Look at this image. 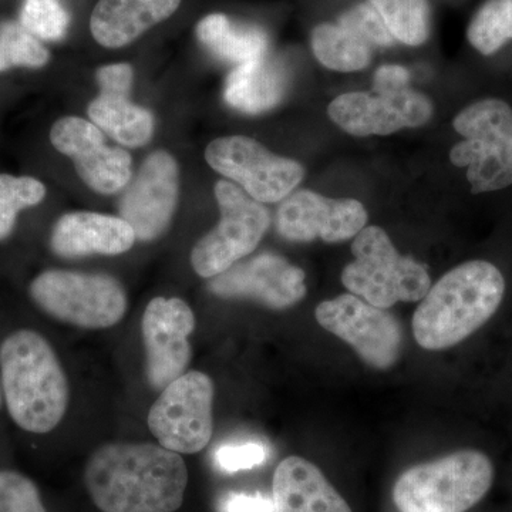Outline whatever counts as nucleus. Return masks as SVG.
Masks as SVG:
<instances>
[{"label":"nucleus","instance_id":"nucleus-28","mask_svg":"<svg viewBox=\"0 0 512 512\" xmlns=\"http://www.w3.org/2000/svg\"><path fill=\"white\" fill-rule=\"evenodd\" d=\"M49 59V50L22 25L5 23L0 28V72L16 66L37 69Z\"/></svg>","mask_w":512,"mask_h":512},{"label":"nucleus","instance_id":"nucleus-15","mask_svg":"<svg viewBox=\"0 0 512 512\" xmlns=\"http://www.w3.org/2000/svg\"><path fill=\"white\" fill-rule=\"evenodd\" d=\"M50 141L57 151L70 157L80 178L99 194H116L131 181V156L111 147L92 121L64 117L53 124Z\"/></svg>","mask_w":512,"mask_h":512},{"label":"nucleus","instance_id":"nucleus-2","mask_svg":"<svg viewBox=\"0 0 512 512\" xmlns=\"http://www.w3.org/2000/svg\"><path fill=\"white\" fill-rule=\"evenodd\" d=\"M0 387L20 430L47 434L69 407V382L52 345L39 332L19 329L0 345Z\"/></svg>","mask_w":512,"mask_h":512},{"label":"nucleus","instance_id":"nucleus-14","mask_svg":"<svg viewBox=\"0 0 512 512\" xmlns=\"http://www.w3.org/2000/svg\"><path fill=\"white\" fill-rule=\"evenodd\" d=\"M433 114L430 100L410 89L346 93L330 103L329 117L352 136H387L423 126Z\"/></svg>","mask_w":512,"mask_h":512},{"label":"nucleus","instance_id":"nucleus-17","mask_svg":"<svg viewBox=\"0 0 512 512\" xmlns=\"http://www.w3.org/2000/svg\"><path fill=\"white\" fill-rule=\"evenodd\" d=\"M305 272L282 256L262 254L214 276L208 289L225 299H252L271 309H288L306 295Z\"/></svg>","mask_w":512,"mask_h":512},{"label":"nucleus","instance_id":"nucleus-11","mask_svg":"<svg viewBox=\"0 0 512 512\" xmlns=\"http://www.w3.org/2000/svg\"><path fill=\"white\" fill-rule=\"evenodd\" d=\"M315 315L322 328L352 346L367 365L387 370L399 359L402 328L386 309L376 308L353 293H343L320 303Z\"/></svg>","mask_w":512,"mask_h":512},{"label":"nucleus","instance_id":"nucleus-3","mask_svg":"<svg viewBox=\"0 0 512 512\" xmlns=\"http://www.w3.org/2000/svg\"><path fill=\"white\" fill-rule=\"evenodd\" d=\"M504 293V276L491 262L458 265L421 299L413 316L414 339L427 350L458 345L493 318Z\"/></svg>","mask_w":512,"mask_h":512},{"label":"nucleus","instance_id":"nucleus-13","mask_svg":"<svg viewBox=\"0 0 512 512\" xmlns=\"http://www.w3.org/2000/svg\"><path fill=\"white\" fill-rule=\"evenodd\" d=\"M180 192V170L167 151H154L138 168L120 200V217L140 241H154L168 228Z\"/></svg>","mask_w":512,"mask_h":512},{"label":"nucleus","instance_id":"nucleus-20","mask_svg":"<svg viewBox=\"0 0 512 512\" xmlns=\"http://www.w3.org/2000/svg\"><path fill=\"white\" fill-rule=\"evenodd\" d=\"M272 501L274 512H353L320 468L299 456L276 467Z\"/></svg>","mask_w":512,"mask_h":512},{"label":"nucleus","instance_id":"nucleus-25","mask_svg":"<svg viewBox=\"0 0 512 512\" xmlns=\"http://www.w3.org/2000/svg\"><path fill=\"white\" fill-rule=\"evenodd\" d=\"M394 39L419 46L430 35L429 0H370Z\"/></svg>","mask_w":512,"mask_h":512},{"label":"nucleus","instance_id":"nucleus-26","mask_svg":"<svg viewBox=\"0 0 512 512\" xmlns=\"http://www.w3.org/2000/svg\"><path fill=\"white\" fill-rule=\"evenodd\" d=\"M468 42L481 55H494L512 39V0H488L471 20Z\"/></svg>","mask_w":512,"mask_h":512},{"label":"nucleus","instance_id":"nucleus-18","mask_svg":"<svg viewBox=\"0 0 512 512\" xmlns=\"http://www.w3.org/2000/svg\"><path fill=\"white\" fill-rule=\"evenodd\" d=\"M96 79L100 93L87 110L92 123L121 146L137 148L150 143L153 114L130 100L133 67L128 63L107 64L97 70Z\"/></svg>","mask_w":512,"mask_h":512},{"label":"nucleus","instance_id":"nucleus-22","mask_svg":"<svg viewBox=\"0 0 512 512\" xmlns=\"http://www.w3.org/2000/svg\"><path fill=\"white\" fill-rule=\"evenodd\" d=\"M286 87L288 76L284 66L265 56L232 70L225 83L224 97L235 110L259 114L278 106Z\"/></svg>","mask_w":512,"mask_h":512},{"label":"nucleus","instance_id":"nucleus-34","mask_svg":"<svg viewBox=\"0 0 512 512\" xmlns=\"http://www.w3.org/2000/svg\"><path fill=\"white\" fill-rule=\"evenodd\" d=\"M409 79V72L402 66H396V64L382 66L376 72L375 90L387 92V90L406 89Z\"/></svg>","mask_w":512,"mask_h":512},{"label":"nucleus","instance_id":"nucleus-16","mask_svg":"<svg viewBox=\"0 0 512 512\" xmlns=\"http://www.w3.org/2000/svg\"><path fill=\"white\" fill-rule=\"evenodd\" d=\"M367 224V211L356 200H333L309 190L286 197L278 211V231L292 242L322 239L328 244L355 238Z\"/></svg>","mask_w":512,"mask_h":512},{"label":"nucleus","instance_id":"nucleus-31","mask_svg":"<svg viewBox=\"0 0 512 512\" xmlns=\"http://www.w3.org/2000/svg\"><path fill=\"white\" fill-rule=\"evenodd\" d=\"M339 25L355 33L370 46L389 47L396 40L384 25L379 13L370 5H359L343 13Z\"/></svg>","mask_w":512,"mask_h":512},{"label":"nucleus","instance_id":"nucleus-8","mask_svg":"<svg viewBox=\"0 0 512 512\" xmlns=\"http://www.w3.org/2000/svg\"><path fill=\"white\" fill-rule=\"evenodd\" d=\"M214 191L221 220L191 251L192 268L207 279L222 274L251 254L271 224L264 205L252 200L237 185L218 181Z\"/></svg>","mask_w":512,"mask_h":512},{"label":"nucleus","instance_id":"nucleus-6","mask_svg":"<svg viewBox=\"0 0 512 512\" xmlns=\"http://www.w3.org/2000/svg\"><path fill=\"white\" fill-rule=\"evenodd\" d=\"M464 137L451 148L450 160L467 167L474 194L500 191L512 185V109L500 99L470 104L454 119Z\"/></svg>","mask_w":512,"mask_h":512},{"label":"nucleus","instance_id":"nucleus-1","mask_svg":"<svg viewBox=\"0 0 512 512\" xmlns=\"http://www.w3.org/2000/svg\"><path fill=\"white\" fill-rule=\"evenodd\" d=\"M84 484L101 512H174L188 468L181 454L157 444L110 443L90 456Z\"/></svg>","mask_w":512,"mask_h":512},{"label":"nucleus","instance_id":"nucleus-19","mask_svg":"<svg viewBox=\"0 0 512 512\" xmlns=\"http://www.w3.org/2000/svg\"><path fill=\"white\" fill-rule=\"evenodd\" d=\"M133 228L121 217L76 211L60 217L50 237L53 252L62 258L120 255L136 244Z\"/></svg>","mask_w":512,"mask_h":512},{"label":"nucleus","instance_id":"nucleus-21","mask_svg":"<svg viewBox=\"0 0 512 512\" xmlns=\"http://www.w3.org/2000/svg\"><path fill=\"white\" fill-rule=\"evenodd\" d=\"M180 5L181 0H99L90 30L99 45L120 49L173 16Z\"/></svg>","mask_w":512,"mask_h":512},{"label":"nucleus","instance_id":"nucleus-32","mask_svg":"<svg viewBox=\"0 0 512 512\" xmlns=\"http://www.w3.org/2000/svg\"><path fill=\"white\" fill-rule=\"evenodd\" d=\"M268 458V450L264 444L256 441L247 443L224 444L215 451V464L225 473L252 470L262 466Z\"/></svg>","mask_w":512,"mask_h":512},{"label":"nucleus","instance_id":"nucleus-35","mask_svg":"<svg viewBox=\"0 0 512 512\" xmlns=\"http://www.w3.org/2000/svg\"><path fill=\"white\" fill-rule=\"evenodd\" d=\"M3 404V394H2V387H0V407H2Z\"/></svg>","mask_w":512,"mask_h":512},{"label":"nucleus","instance_id":"nucleus-30","mask_svg":"<svg viewBox=\"0 0 512 512\" xmlns=\"http://www.w3.org/2000/svg\"><path fill=\"white\" fill-rule=\"evenodd\" d=\"M0 512H47L39 488L25 474L0 470Z\"/></svg>","mask_w":512,"mask_h":512},{"label":"nucleus","instance_id":"nucleus-23","mask_svg":"<svg viewBox=\"0 0 512 512\" xmlns=\"http://www.w3.org/2000/svg\"><path fill=\"white\" fill-rule=\"evenodd\" d=\"M195 33L201 45L212 55L238 66L265 57L268 50V36L264 30L234 23L222 13L205 16Z\"/></svg>","mask_w":512,"mask_h":512},{"label":"nucleus","instance_id":"nucleus-5","mask_svg":"<svg viewBox=\"0 0 512 512\" xmlns=\"http://www.w3.org/2000/svg\"><path fill=\"white\" fill-rule=\"evenodd\" d=\"M352 252L355 261L343 269V285L376 308L421 301L431 288L427 269L400 255L382 228H363L353 241Z\"/></svg>","mask_w":512,"mask_h":512},{"label":"nucleus","instance_id":"nucleus-33","mask_svg":"<svg viewBox=\"0 0 512 512\" xmlns=\"http://www.w3.org/2000/svg\"><path fill=\"white\" fill-rule=\"evenodd\" d=\"M221 512H274V501L262 494L229 493L222 500Z\"/></svg>","mask_w":512,"mask_h":512},{"label":"nucleus","instance_id":"nucleus-10","mask_svg":"<svg viewBox=\"0 0 512 512\" xmlns=\"http://www.w3.org/2000/svg\"><path fill=\"white\" fill-rule=\"evenodd\" d=\"M205 160L261 204L284 200L305 175L301 164L276 156L258 141L244 136L212 141L205 150Z\"/></svg>","mask_w":512,"mask_h":512},{"label":"nucleus","instance_id":"nucleus-4","mask_svg":"<svg viewBox=\"0 0 512 512\" xmlns=\"http://www.w3.org/2000/svg\"><path fill=\"white\" fill-rule=\"evenodd\" d=\"M493 480L490 458L460 450L409 468L394 484L393 500L400 512H466L483 500Z\"/></svg>","mask_w":512,"mask_h":512},{"label":"nucleus","instance_id":"nucleus-9","mask_svg":"<svg viewBox=\"0 0 512 512\" xmlns=\"http://www.w3.org/2000/svg\"><path fill=\"white\" fill-rule=\"evenodd\" d=\"M214 383L192 370L161 390L151 406L147 424L160 446L178 454L200 453L214 433Z\"/></svg>","mask_w":512,"mask_h":512},{"label":"nucleus","instance_id":"nucleus-24","mask_svg":"<svg viewBox=\"0 0 512 512\" xmlns=\"http://www.w3.org/2000/svg\"><path fill=\"white\" fill-rule=\"evenodd\" d=\"M312 49L323 66L336 72H359L372 60V46L340 25L316 26L312 32Z\"/></svg>","mask_w":512,"mask_h":512},{"label":"nucleus","instance_id":"nucleus-12","mask_svg":"<svg viewBox=\"0 0 512 512\" xmlns=\"http://www.w3.org/2000/svg\"><path fill=\"white\" fill-rule=\"evenodd\" d=\"M195 329V315L180 298H154L141 320L146 372L150 386L164 390L187 372L191 362L188 338Z\"/></svg>","mask_w":512,"mask_h":512},{"label":"nucleus","instance_id":"nucleus-27","mask_svg":"<svg viewBox=\"0 0 512 512\" xmlns=\"http://www.w3.org/2000/svg\"><path fill=\"white\" fill-rule=\"evenodd\" d=\"M46 197V187L32 177L0 174V241L15 228L20 211L36 207Z\"/></svg>","mask_w":512,"mask_h":512},{"label":"nucleus","instance_id":"nucleus-29","mask_svg":"<svg viewBox=\"0 0 512 512\" xmlns=\"http://www.w3.org/2000/svg\"><path fill=\"white\" fill-rule=\"evenodd\" d=\"M69 13L60 0H25L20 25L43 40H60L69 28Z\"/></svg>","mask_w":512,"mask_h":512},{"label":"nucleus","instance_id":"nucleus-7","mask_svg":"<svg viewBox=\"0 0 512 512\" xmlns=\"http://www.w3.org/2000/svg\"><path fill=\"white\" fill-rule=\"evenodd\" d=\"M33 302L46 315L84 329L117 325L127 312V295L116 278L50 269L30 284Z\"/></svg>","mask_w":512,"mask_h":512}]
</instances>
